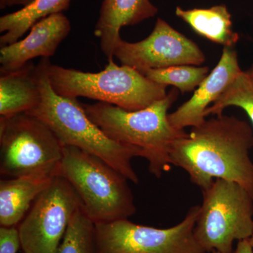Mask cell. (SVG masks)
Here are the masks:
<instances>
[{
	"label": "cell",
	"mask_w": 253,
	"mask_h": 253,
	"mask_svg": "<svg viewBox=\"0 0 253 253\" xmlns=\"http://www.w3.org/2000/svg\"><path fill=\"white\" fill-rule=\"evenodd\" d=\"M95 224L82 207L76 212L56 253H96Z\"/></svg>",
	"instance_id": "cell-20"
},
{
	"label": "cell",
	"mask_w": 253,
	"mask_h": 253,
	"mask_svg": "<svg viewBox=\"0 0 253 253\" xmlns=\"http://www.w3.org/2000/svg\"><path fill=\"white\" fill-rule=\"evenodd\" d=\"M241 71L236 51L230 47H224L219 63L199 84L191 99L168 115L169 123L179 130L202 125L206 121V109Z\"/></svg>",
	"instance_id": "cell-12"
},
{
	"label": "cell",
	"mask_w": 253,
	"mask_h": 253,
	"mask_svg": "<svg viewBox=\"0 0 253 253\" xmlns=\"http://www.w3.org/2000/svg\"><path fill=\"white\" fill-rule=\"evenodd\" d=\"M158 9L150 0H104L94 35L108 60H113L115 48L121 40V30L154 17Z\"/></svg>",
	"instance_id": "cell-13"
},
{
	"label": "cell",
	"mask_w": 253,
	"mask_h": 253,
	"mask_svg": "<svg viewBox=\"0 0 253 253\" xmlns=\"http://www.w3.org/2000/svg\"><path fill=\"white\" fill-rule=\"evenodd\" d=\"M57 174L76 191L82 209L94 224L126 219L136 212L127 179L101 158L63 146Z\"/></svg>",
	"instance_id": "cell-5"
},
{
	"label": "cell",
	"mask_w": 253,
	"mask_h": 253,
	"mask_svg": "<svg viewBox=\"0 0 253 253\" xmlns=\"http://www.w3.org/2000/svg\"><path fill=\"white\" fill-rule=\"evenodd\" d=\"M113 56L123 66L139 72L179 65L200 66L206 60L196 43L161 18H158L154 30L143 41L129 42L121 39Z\"/></svg>",
	"instance_id": "cell-10"
},
{
	"label": "cell",
	"mask_w": 253,
	"mask_h": 253,
	"mask_svg": "<svg viewBox=\"0 0 253 253\" xmlns=\"http://www.w3.org/2000/svg\"><path fill=\"white\" fill-rule=\"evenodd\" d=\"M63 146L49 126L23 113L0 117V174L6 178L36 173L57 174Z\"/></svg>",
	"instance_id": "cell-7"
},
{
	"label": "cell",
	"mask_w": 253,
	"mask_h": 253,
	"mask_svg": "<svg viewBox=\"0 0 253 253\" xmlns=\"http://www.w3.org/2000/svg\"><path fill=\"white\" fill-rule=\"evenodd\" d=\"M212 253H219L217 252V251H212Z\"/></svg>",
	"instance_id": "cell-25"
},
{
	"label": "cell",
	"mask_w": 253,
	"mask_h": 253,
	"mask_svg": "<svg viewBox=\"0 0 253 253\" xmlns=\"http://www.w3.org/2000/svg\"><path fill=\"white\" fill-rule=\"evenodd\" d=\"M209 68L198 67L191 65H179L159 69H147L140 71L151 81L163 85L175 86L181 93L194 90L206 76Z\"/></svg>",
	"instance_id": "cell-19"
},
{
	"label": "cell",
	"mask_w": 253,
	"mask_h": 253,
	"mask_svg": "<svg viewBox=\"0 0 253 253\" xmlns=\"http://www.w3.org/2000/svg\"><path fill=\"white\" fill-rule=\"evenodd\" d=\"M234 253H253V249L250 244L249 239L239 241Z\"/></svg>",
	"instance_id": "cell-23"
},
{
	"label": "cell",
	"mask_w": 253,
	"mask_h": 253,
	"mask_svg": "<svg viewBox=\"0 0 253 253\" xmlns=\"http://www.w3.org/2000/svg\"><path fill=\"white\" fill-rule=\"evenodd\" d=\"M35 0H0V8L1 9L13 6H28L33 2Z\"/></svg>",
	"instance_id": "cell-22"
},
{
	"label": "cell",
	"mask_w": 253,
	"mask_h": 253,
	"mask_svg": "<svg viewBox=\"0 0 253 253\" xmlns=\"http://www.w3.org/2000/svg\"><path fill=\"white\" fill-rule=\"evenodd\" d=\"M0 73V117L34 109L41 100L37 66L28 62L15 71Z\"/></svg>",
	"instance_id": "cell-15"
},
{
	"label": "cell",
	"mask_w": 253,
	"mask_h": 253,
	"mask_svg": "<svg viewBox=\"0 0 253 253\" xmlns=\"http://www.w3.org/2000/svg\"><path fill=\"white\" fill-rule=\"evenodd\" d=\"M71 0H35L21 9L0 18V45L13 44L37 22L50 15L62 13L69 8Z\"/></svg>",
	"instance_id": "cell-17"
},
{
	"label": "cell",
	"mask_w": 253,
	"mask_h": 253,
	"mask_svg": "<svg viewBox=\"0 0 253 253\" xmlns=\"http://www.w3.org/2000/svg\"><path fill=\"white\" fill-rule=\"evenodd\" d=\"M202 191L195 239L206 253H234V241L249 239L253 234L252 196L237 183L221 179Z\"/></svg>",
	"instance_id": "cell-6"
},
{
	"label": "cell",
	"mask_w": 253,
	"mask_h": 253,
	"mask_svg": "<svg viewBox=\"0 0 253 253\" xmlns=\"http://www.w3.org/2000/svg\"><path fill=\"white\" fill-rule=\"evenodd\" d=\"M21 249L18 226H0V253H17Z\"/></svg>",
	"instance_id": "cell-21"
},
{
	"label": "cell",
	"mask_w": 253,
	"mask_h": 253,
	"mask_svg": "<svg viewBox=\"0 0 253 253\" xmlns=\"http://www.w3.org/2000/svg\"><path fill=\"white\" fill-rule=\"evenodd\" d=\"M178 96L179 89L174 88L163 99L134 111L104 102L81 105L91 121L111 139L141 149L149 172L160 178L170 169L174 141L186 134L168 120V110Z\"/></svg>",
	"instance_id": "cell-3"
},
{
	"label": "cell",
	"mask_w": 253,
	"mask_h": 253,
	"mask_svg": "<svg viewBox=\"0 0 253 253\" xmlns=\"http://www.w3.org/2000/svg\"><path fill=\"white\" fill-rule=\"evenodd\" d=\"M79 196L64 177L56 174L18 225L23 253H56L76 212Z\"/></svg>",
	"instance_id": "cell-9"
},
{
	"label": "cell",
	"mask_w": 253,
	"mask_h": 253,
	"mask_svg": "<svg viewBox=\"0 0 253 253\" xmlns=\"http://www.w3.org/2000/svg\"><path fill=\"white\" fill-rule=\"evenodd\" d=\"M56 174L36 173L0 181V226H18Z\"/></svg>",
	"instance_id": "cell-14"
},
{
	"label": "cell",
	"mask_w": 253,
	"mask_h": 253,
	"mask_svg": "<svg viewBox=\"0 0 253 253\" xmlns=\"http://www.w3.org/2000/svg\"><path fill=\"white\" fill-rule=\"evenodd\" d=\"M230 106L244 110L253 124V67L241 71L206 109L205 116H220L224 109Z\"/></svg>",
	"instance_id": "cell-18"
},
{
	"label": "cell",
	"mask_w": 253,
	"mask_h": 253,
	"mask_svg": "<svg viewBox=\"0 0 253 253\" xmlns=\"http://www.w3.org/2000/svg\"><path fill=\"white\" fill-rule=\"evenodd\" d=\"M175 13L197 34L213 42L232 48L239 41V35L232 30L231 16L225 5L188 10L177 6Z\"/></svg>",
	"instance_id": "cell-16"
},
{
	"label": "cell",
	"mask_w": 253,
	"mask_h": 253,
	"mask_svg": "<svg viewBox=\"0 0 253 253\" xmlns=\"http://www.w3.org/2000/svg\"><path fill=\"white\" fill-rule=\"evenodd\" d=\"M249 242H250V244H251V246H252L253 249V235L251 236V237L250 238V239H249Z\"/></svg>",
	"instance_id": "cell-24"
},
{
	"label": "cell",
	"mask_w": 253,
	"mask_h": 253,
	"mask_svg": "<svg viewBox=\"0 0 253 253\" xmlns=\"http://www.w3.org/2000/svg\"><path fill=\"white\" fill-rule=\"evenodd\" d=\"M216 116L174 141L171 164L184 169L202 191L221 179L242 186L253 199V129L235 116Z\"/></svg>",
	"instance_id": "cell-1"
},
{
	"label": "cell",
	"mask_w": 253,
	"mask_h": 253,
	"mask_svg": "<svg viewBox=\"0 0 253 253\" xmlns=\"http://www.w3.org/2000/svg\"><path fill=\"white\" fill-rule=\"evenodd\" d=\"M71 30L63 13L50 15L37 22L24 39L0 49V72L15 71L35 58L54 56Z\"/></svg>",
	"instance_id": "cell-11"
},
{
	"label": "cell",
	"mask_w": 253,
	"mask_h": 253,
	"mask_svg": "<svg viewBox=\"0 0 253 253\" xmlns=\"http://www.w3.org/2000/svg\"><path fill=\"white\" fill-rule=\"evenodd\" d=\"M46 72L51 87L60 96L89 98L127 111L145 109L168 94V86L151 81L135 68L118 66L113 60L98 73L62 67L49 60Z\"/></svg>",
	"instance_id": "cell-4"
},
{
	"label": "cell",
	"mask_w": 253,
	"mask_h": 253,
	"mask_svg": "<svg viewBox=\"0 0 253 253\" xmlns=\"http://www.w3.org/2000/svg\"><path fill=\"white\" fill-rule=\"evenodd\" d=\"M199 206L179 224L157 229L126 219L95 224L96 253H206L195 239Z\"/></svg>",
	"instance_id": "cell-8"
},
{
	"label": "cell",
	"mask_w": 253,
	"mask_h": 253,
	"mask_svg": "<svg viewBox=\"0 0 253 253\" xmlns=\"http://www.w3.org/2000/svg\"><path fill=\"white\" fill-rule=\"evenodd\" d=\"M49 60L42 58L37 65L41 100L34 109L26 113L45 123L63 146H73L101 158L128 180L138 184L139 176L131 160L144 158L142 151L113 140L88 117L78 99L56 94L46 72Z\"/></svg>",
	"instance_id": "cell-2"
}]
</instances>
